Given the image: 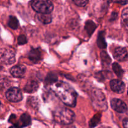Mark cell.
Masks as SVG:
<instances>
[{"label":"cell","mask_w":128,"mask_h":128,"mask_svg":"<svg viewBox=\"0 0 128 128\" xmlns=\"http://www.w3.org/2000/svg\"><path fill=\"white\" fill-rule=\"evenodd\" d=\"M51 91L64 104L74 107L76 104L78 94L73 88L63 81H57L51 85Z\"/></svg>","instance_id":"obj_1"},{"label":"cell","mask_w":128,"mask_h":128,"mask_svg":"<svg viewBox=\"0 0 128 128\" xmlns=\"http://www.w3.org/2000/svg\"><path fill=\"white\" fill-rule=\"evenodd\" d=\"M53 118L57 123L68 125L74 122L75 114L73 111L67 108H58L54 111Z\"/></svg>","instance_id":"obj_2"},{"label":"cell","mask_w":128,"mask_h":128,"mask_svg":"<svg viewBox=\"0 0 128 128\" xmlns=\"http://www.w3.org/2000/svg\"><path fill=\"white\" fill-rule=\"evenodd\" d=\"M32 8L38 14H50L54 9L53 4L50 1L36 0L31 2Z\"/></svg>","instance_id":"obj_3"},{"label":"cell","mask_w":128,"mask_h":128,"mask_svg":"<svg viewBox=\"0 0 128 128\" xmlns=\"http://www.w3.org/2000/svg\"><path fill=\"white\" fill-rule=\"evenodd\" d=\"M91 96L94 108L104 111L107 109V104L104 94L100 90L93 89L91 91Z\"/></svg>","instance_id":"obj_4"},{"label":"cell","mask_w":128,"mask_h":128,"mask_svg":"<svg viewBox=\"0 0 128 128\" xmlns=\"http://www.w3.org/2000/svg\"><path fill=\"white\" fill-rule=\"evenodd\" d=\"M15 52L8 48L0 49V62L6 65L12 64L15 62Z\"/></svg>","instance_id":"obj_5"},{"label":"cell","mask_w":128,"mask_h":128,"mask_svg":"<svg viewBox=\"0 0 128 128\" xmlns=\"http://www.w3.org/2000/svg\"><path fill=\"white\" fill-rule=\"evenodd\" d=\"M16 116L15 114H11L9 119V122L13 124L14 126L16 128H22L29 126L31 123V117L26 113L22 114L20 118L18 121H16Z\"/></svg>","instance_id":"obj_6"},{"label":"cell","mask_w":128,"mask_h":128,"mask_svg":"<svg viewBox=\"0 0 128 128\" xmlns=\"http://www.w3.org/2000/svg\"><path fill=\"white\" fill-rule=\"evenodd\" d=\"M6 98L10 102H18L22 100V94L20 89L12 87L7 90L6 92Z\"/></svg>","instance_id":"obj_7"},{"label":"cell","mask_w":128,"mask_h":128,"mask_svg":"<svg viewBox=\"0 0 128 128\" xmlns=\"http://www.w3.org/2000/svg\"><path fill=\"white\" fill-rule=\"evenodd\" d=\"M111 108L119 113H124L128 110L127 105L122 100L118 98H114L111 101Z\"/></svg>","instance_id":"obj_8"},{"label":"cell","mask_w":128,"mask_h":128,"mask_svg":"<svg viewBox=\"0 0 128 128\" xmlns=\"http://www.w3.org/2000/svg\"><path fill=\"white\" fill-rule=\"evenodd\" d=\"M113 56L115 60L119 61H126L128 59V51L126 48H116L113 52Z\"/></svg>","instance_id":"obj_9"},{"label":"cell","mask_w":128,"mask_h":128,"mask_svg":"<svg viewBox=\"0 0 128 128\" xmlns=\"http://www.w3.org/2000/svg\"><path fill=\"white\" fill-rule=\"evenodd\" d=\"M110 87L112 91L118 94H121L124 92L125 90V84L121 80H113L110 82Z\"/></svg>","instance_id":"obj_10"},{"label":"cell","mask_w":128,"mask_h":128,"mask_svg":"<svg viewBox=\"0 0 128 128\" xmlns=\"http://www.w3.org/2000/svg\"><path fill=\"white\" fill-rule=\"evenodd\" d=\"M28 59L33 63H38L42 60V53L38 48L31 49L28 54Z\"/></svg>","instance_id":"obj_11"},{"label":"cell","mask_w":128,"mask_h":128,"mask_svg":"<svg viewBox=\"0 0 128 128\" xmlns=\"http://www.w3.org/2000/svg\"><path fill=\"white\" fill-rule=\"evenodd\" d=\"M26 70V67L23 65H16L11 68L10 70V73L13 77L21 78L24 76Z\"/></svg>","instance_id":"obj_12"},{"label":"cell","mask_w":128,"mask_h":128,"mask_svg":"<svg viewBox=\"0 0 128 128\" xmlns=\"http://www.w3.org/2000/svg\"><path fill=\"white\" fill-rule=\"evenodd\" d=\"M39 88V83L35 80H30L24 87V91L28 93H32L36 92Z\"/></svg>","instance_id":"obj_13"},{"label":"cell","mask_w":128,"mask_h":128,"mask_svg":"<svg viewBox=\"0 0 128 128\" xmlns=\"http://www.w3.org/2000/svg\"><path fill=\"white\" fill-rule=\"evenodd\" d=\"M96 28H97L96 24L91 20H88L85 23V30L86 31V32L88 34V36H91V34L93 33Z\"/></svg>","instance_id":"obj_14"},{"label":"cell","mask_w":128,"mask_h":128,"mask_svg":"<svg viewBox=\"0 0 128 128\" xmlns=\"http://www.w3.org/2000/svg\"><path fill=\"white\" fill-rule=\"evenodd\" d=\"M97 44L98 47L101 49H105L107 47V43L105 40L104 32L100 31L99 32L98 36L97 39Z\"/></svg>","instance_id":"obj_15"},{"label":"cell","mask_w":128,"mask_h":128,"mask_svg":"<svg viewBox=\"0 0 128 128\" xmlns=\"http://www.w3.org/2000/svg\"><path fill=\"white\" fill-rule=\"evenodd\" d=\"M101 62H102V64L103 67L108 68L110 66V64L111 62V59L110 57L107 52L104 51H101Z\"/></svg>","instance_id":"obj_16"},{"label":"cell","mask_w":128,"mask_h":128,"mask_svg":"<svg viewBox=\"0 0 128 128\" xmlns=\"http://www.w3.org/2000/svg\"><path fill=\"white\" fill-rule=\"evenodd\" d=\"M38 20L44 24H50L52 21V16L50 14H38Z\"/></svg>","instance_id":"obj_17"},{"label":"cell","mask_w":128,"mask_h":128,"mask_svg":"<svg viewBox=\"0 0 128 128\" xmlns=\"http://www.w3.org/2000/svg\"><path fill=\"white\" fill-rule=\"evenodd\" d=\"M58 81V76L54 72H50L48 74L45 78V82L47 85H52Z\"/></svg>","instance_id":"obj_18"},{"label":"cell","mask_w":128,"mask_h":128,"mask_svg":"<svg viewBox=\"0 0 128 128\" xmlns=\"http://www.w3.org/2000/svg\"><path fill=\"white\" fill-rule=\"evenodd\" d=\"M8 25L12 30H16L19 26V22L18 19L15 16H10L9 17Z\"/></svg>","instance_id":"obj_19"},{"label":"cell","mask_w":128,"mask_h":128,"mask_svg":"<svg viewBox=\"0 0 128 128\" xmlns=\"http://www.w3.org/2000/svg\"><path fill=\"white\" fill-rule=\"evenodd\" d=\"M112 70H113L114 72L116 74V76L119 78H122L123 76L124 73V71L122 70L121 66L117 62H114L112 64Z\"/></svg>","instance_id":"obj_20"},{"label":"cell","mask_w":128,"mask_h":128,"mask_svg":"<svg viewBox=\"0 0 128 128\" xmlns=\"http://www.w3.org/2000/svg\"><path fill=\"white\" fill-rule=\"evenodd\" d=\"M101 114H97L95 115L89 122V126L91 128H94L98 125L101 121Z\"/></svg>","instance_id":"obj_21"},{"label":"cell","mask_w":128,"mask_h":128,"mask_svg":"<svg viewBox=\"0 0 128 128\" xmlns=\"http://www.w3.org/2000/svg\"><path fill=\"white\" fill-rule=\"evenodd\" d=\"M128 9L126 8L122 11L121 16V22L126 30H128Z\"/></svg>","instance_id":"obj_22"},{"label":"cell","mask_w":128,"mask_h":128,"mask_svg":"<svg viewBox=\"0 0 128 128\" xmlns=\"http://www.w3.org/2000/svg\"><path fill=\"white\" fill-rule=\"evenodd\" d=\"M28 40L26 36L24 34H21L18 38V43L19 45H22L27 43Z\"/></svg>","instance_id":"obj_23"},{"label":"cell","mask_w":128,"mask_h":128,"mask_svg":"<svg viewBox=\"0 0 128 128\" xmlns=\"http://www.w3.org/2000/svg\"><path fill=\"white\" fill-rule=\"evenodd\" d=\"M73 2L77 6H80V7H83L85 6L88 3V1H86V0H76V1H73Z\"/></svg>","instance_id":"obj_24"},{"label":"cell","mask_w":128,"mask_h":128,"mask_svg":"<svg viewBox=\"0 0 128 128\" xmlns=\"http://www.w3.org/2000/svg\"><path fill=\"white\" fill-rule=\"evenodd\" d=\"M31 100H30V99H29V101L30 102V104H31V106H32V108H37L38 107V101H37V99H36L35 98H31Z\"/></svg>","instance_id":"obj_25"},{"label":"cell","mask_w":128,"mask_h":128,"mask_svg":"<svg viewBox=\"0 0 128 128\" xmlns=\"http://www.w3.org/2000/svg\"><path fill=\"white\" fill-rule=\"evenodd\" d=\"M118 17V13L116 12H113L111 14V18L110 19V21H114Z\"/></svg>","instance_id":"obj_26"},{"label":"cell","mask_w":128,"mask_h":128,"mask_svg":"<svg viewBox=\"0 0 128 128\" xmlns=\"http://www.w3.org/2000/svg\"><path fill=\"white\" fill-rule=\"evenodd\" d=\"M122 125H123L124 128H128V118L124 119L123 121H122Z\"/></svg>","instance_id":"obj_27"},{"label":"cell","mask_w":128,"mask_h":128,"mask_svg":"<svg viewBox=\"0 0 128 128\" xmlns=\"http://www.w3.org/2000/svg\"><path fill=\"white\" fill-rule=\"evenodd\" d=\"M114 2H116V3H121L122 5H124V4H126L128 2L127 1H114Z\"/></svg>","instance_id":"obj_28"},{"label":"cell","mask_w":128,"mask_h":128,"mask_svg":"<svg viewBox=\"0 0 128 128\" xmlns=\"http://www.w3.org/2000/svg\"><path fill=\"white\" fill-rule=\"evenodd\" d=\"M100 128H111L108 127V126H101V127H100Z\"/></svg>","instance_id":"obj_29"},{"label":"cell","mask_w":128,"mask_h":128,"mask_svg":"<svg viewBox=\"0 0 128 128\" xmlns=\"http://www.w3.org/2000/svg\"><path fill=\"white\" fill-rule=\"evenodd\" d=\"M9 128H14L13 126H11V127H10Z\"/></svg>","instance_id":"obj_30"},{"label":"cell","mask_w":128,"mask_h":128,"mask_svg":"<svg viewBox=\"0 0 128 128\" xmlns=\"http://www.w3.org/2000/svg\"><path fill=\"white\" fill-rule=\"evenodd\" d=\"M2 67H1V66H0V70H1V69H2Z\"/></svg>","instance_id":"obj_31"},{"label":"cell","mask_w":128,"mask_h":128,"mask_svg":"<svg viewBox=\"0 0 128 128\" xmlns=\"http://www.w3.org/2000/svg\"><path fill=\"white\" fill-rule=\"evenodd\" d=\"M1 105H2V104H1V102H0V107H1Z\"/></svg>","instance_id":"obj_32"}]
</instances>
